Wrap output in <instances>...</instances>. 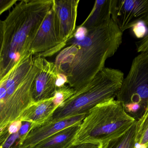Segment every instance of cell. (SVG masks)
Wrapping results in <instances>:
<instances>
[{"mask_svg": "<svg viewBox=\"0 0 148 148\" xmlns=\"http://www.w3.org/2000/svg\"><path fill=\"white\" fill-rule=\"evenodd\" d=\"M123 34L111 18L91 29L77 27L56 58L58 75L75 90L82 87L116 53L122 43Z\"/></svg>", "mask_w": 148, "mask_h": 148, "instance_id": "1", "label": "cell"}, {"mask_svg": "<svg viewBox=\"0 0 148 148\" xmlns=\"http://www.w3.org/2000/svg\"><path fill=\"white\" fill-rule=\"evenodd\" d=\"M53 0H23L3 21L0 53V81L21 59L29 54L33 40Z\"/></svg>", "mask_w": 148, "mask_h": 148, "instance_id": "2", "label": "cell"}, {"mask_svg": "<svg viewBox=\"0 0 148 148\" xmlns=\"http://www.w3.org/2000/svg\"><path fill=\"white\" fill-rule=\"evenodd\" d=\"M38 70L37 62L29 54L0 81V135L34 103L32 88Z\"/></svg>", "mask_w": 148, "mask_h": 148, "instance_id": "3", "label": "cell"}, {"mask_svg": "<svg viewBox=\"0 0 148 148\" xmlns=\"http://www.w3.org/2000/svg\"><path fill=\"white\" fill-rule=\"evenodd\" d=\"M124 78V74L121 70L105 67L88 83L76 90L72 96L56 109L47 122L88 114L99 103L115 99Z\"/></svg>", "mask_w": 148, "mask_h": 148, "instance_id": "4", "label": "cell"}, {"mask_svg": "<svg viewBox=\"0 0 148 148\" xmlns=\"http://www.w3.org/2000/svg\"><path fill=\"white\" fill-rule=\"evenodd\" d=\"M136 121L119 101L110 99L90 110L81 123L73 144L94 142L103 146L125 133Z\"/></svg>", "mask_w": 148, "mask_h": 148, "instance_id": "5", "label": "cell"}, {"mask_svg": "<svg viewBox=\"0 0 148 148\" xmlns=\"http://www.w3.org/2000/svg\"><path fill=\"white\" fill-rule=\"evenodd\" d=\"M116 98L136 120L143 114L148 105V53L134 58Z\"/></svg>", "mask_w": 148, "mask_h": 148, "instance_id": "6", "label": "cell"}, {"mask_svg": "<svg viewBox=\"0 0 148 148\" xmlns=\"http://www.w3.org/2000/svg\"><path fill=\"white\" fill-rule=\"evenodd\" d=\"M111 18L123 33L139 22L148 26V0H111Z\"/></svg>", "mask_w": 148, "mask_h": 148, "instance_id": "7", "label": "cell"}, {"mask_svg": "<svg viewBox=\"0 0 148 148\" xmlns=\"http://www.w3.org/2000/svg\"><path fill=\"white\" fill-rule=\"evenodd\" d=\"M63 48L57 36L53 5L33 40L29 53L45 58L52 56Z\"/></svg>", "mask_w": 148, "mask_h": 148, "instance_id": "8", "label": "cell"}, {"mask_svg": "<svg viewBox=\"0 0 148 148\" xmlns=\"http://www.w3.org/2000/svg\"><path fill=\"white\" fill-rule=\"evenodd\" d=\"M38 70L33 83L32 96L34 103L53 98L57 88L58 74L54 63L37 56Z\"/></svg>", "mask_w": 148, "mask_h": 148, "instance_id": "9", "label": "cell"}, {"mask_svg": "<svg viewBox=\"0 0 148 148\" xmlns=\"http://www.w3.org/2000/svg\"><path fill=\"white\" fill-rule=\"evenodd\" d=\"M79 0H53V8L57 36L65 47L76 28Z\"/></svg>", "mask_w": 148, "mask_h": 148, "instance_id": "10", "label": "cell"}, {"mask_svg": "<svg viewBox=\"0 0 148 148\" xmlns=\"http://www.w3.org/2000/svg\"><path fill=\"white\" fill-rule=\"evenodd\" d=\"M88 114L75 116L59 120L47 122L36 126L29 130L20 148H34L39 142L56 133L82 122Z\"/></svg>", "mask_w": 148, "mask_h": 148, "instance_id": "11", "label": "cell"}, {"mask_svg": "<svg viewBox=\"0 0 148 148\" xmlns=\"http://www.w3.org/2000/svg\"><path fill=\"white\" fill-rule=\"evenodd\" d=\"M53 98L34 103L18 119L32 123V128L47 122L57 108L54 103Z\"/></svg>", "mask_w": 148, "mask_h": 148, "instance_id": "12", "label": "cell"}, {"mask_svg": "<svg viewBox=\"0 0 148 148\" xmlns=\"http://www.w3.org/2000/svg\"><path fill=\"white\" fill-rule=\"evenodd\" d=\"M82 122L56 133L42 141L33 148H69L73 144Z\"/></svg>", "mask_w": 148, "mask_h": 148, "instance_id": "13", "label": "cell"}, {"mask_svg": "<svg viewBox=\"0 0 148 148\" xmlns=\"http://www.w3.org/2000/svg\"><path fill=\"white\" fill-rule=\"evenodd\" d=\"M111 0L96 1L86 20L79 26L87 30L99 27L111 18Z\"/></svg>", "mask_w": 148, "mask_h": 148, "instance_id": "14", "label": "cell"}, {"mask_svg": "<svg viewBox=\"0 0 148 148\" xmlns=\"http://www.w3.org/2000/svg\"><path fill=\"white\" fill-rule=\"evenodd\" d=\"M136 121L125 133L105 143L102 148H136Z\"/></svg>", "mask_w": 148, "mask_h": 148, "instance_id": "15", "label": "cell"}, {"mask_svg": "<svg viewBox=\"0 0 148 148\" xmlns=\"http://www.w3.org/2000/svg\"><path fill=\"white\" fill-rule=\"evenodd\" d=\"M136 144L148 147V105L142 116L136 121Z\"/></svg>", "mask_w": 148, "mask_h": 148, "instance_id": "16", "label": "cell"}, {"mask_svg": "<svg viewBox=\"0 0 148 148\" xmlns=\"http://www.w3.org/2000/svg\"><path fill=\"white\" fill-rule=\"evenodd\" d=\"M75 92L73 88L66 84L57 87L53 101L56 107L58 108L64 102L69 99Z\"/></svg>", "mask_w": 148, "mask_h": 148, "instance_id": "17", "label": "cell"}, {"mask_svg": "<svg viewBox=\"0 0 148 148\" xmlns=\"http://www.w3.org/2000/svg\"><path fill=\"white\" fill-rule=\"evenodd\" d=\"M146 26L144 23L139 22L132 28L133 32L136 37L142 39L145 36Z\"/></svg>", "mask_w": 148, "mask_h": 148, "instance_id": "18", "label": "cell"}, {"mask_svg": "<svg viewBox=\"0 0 148 148\" xmlns=\"http://www.w3.org/2000/svg\"><path fill=\"white\" fill-rule=\"evenodd\" d=\"M136 50L139 53H148V33L141 40L136 43Z\"/></svg>", "mask_w": 148, "mask_h": 148, "instance_id": "19", "label": "cell"}, {"mask_svg": "<svg viewBox=\"0 0 148 148\" xmlns=\"http://www.w3.org/2000/svg\"><path fill=\"white\" fill-rule=\"evenodd\" d=\"M16 2V0H0V16L11 8Z\"/></svg>", "mask_w": 148, "mask_h": 148, "instance_id": "20", "label": "cell"}, {"mask_svg": "<svg viewBox=\"0 0 148 148\" xmlns=\"http://www.w3.org/2000/svg\"><path fill=\"white\" fill-rule=\"evenodd\" d=\"M102 145L98 143L84 142L77 144H73L68 148H102Z\"/></svg>", "mask_w": 148, "mask_h": 148, "instance_id": "21", "label": "cell"}, {"mask_svg": "<svg viewBox=\"0 0 148 148\" xmlns=\"http://www.w3.org/2000/svg\"><path fill=\"white\" fill-rule=\"evenodd\" d=\"M4 32V22L0 20V53L1 50Z\"/></svg>", "mask_w": 148, "mask_h": 148, "instance_id": "22", "label": "cell"}, {"mask_svg": "<svg viewBox=\"0 0 148 148\" xmlns=\"http://www.w3.org/2000/svg\"></svg>", "mask_w": 148, "mask_h": 148, "instance_id": "23", "label": "cell"}]
</instances>
